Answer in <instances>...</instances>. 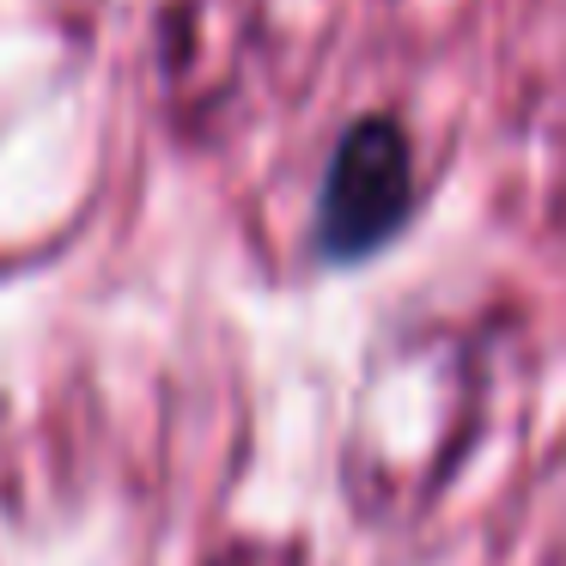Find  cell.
<instances>
[{"label":"cell","mask_w":566,"mask_h":566,"mask_svg":"<svg viewBox=\"0 0 566 566\" xmlns=\"http://www.w3.org/2000/svg\"><path fill=\"white\" fill-rule=\"evenodd\" d=\"M408 196H415V159L390 116H359L342 128L323 171L317 201V250L329 262H359L402 226Z\"/></svg>","instance_id":"6da1fadb"}]
</instances>
